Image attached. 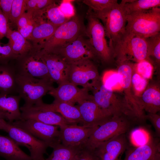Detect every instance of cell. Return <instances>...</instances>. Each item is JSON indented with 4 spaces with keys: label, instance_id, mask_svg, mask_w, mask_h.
I'll use <instances>...</instances> for the list:
<instances>
[{
    "label": "cell",
    "instance_id": "14",
    "mask_svg": "<svg viewBox=\"0 0 160 160\" xmlns=\"http://www.w3.org/2000/svg\"><path fill=\"white\" fill-rule=\"evenodd\" d=\"M16 59L19 60L17 66L14 67L16 74L51 81L45 64L36 51L32 50Z\"/></svg>",
    "mask_w": 160,
    "mask_h": 160
},
{
    "label": "cell",
    "instance_id": "17",
    "mask_svg": "<svg viewBox=\"0 0 160 160\" xmlns=\"http://www.w3.org/2000/svg\"><path fill=\"white\" fill-rule=\"evenodd\" d=\"M98 127L70 124L60 127L61 143L67 146L82 147Z\"/></svg>",
    "mask_w": 160,
    "mask_h": 160
},
{
    "label": "cell",
    "instance_id": "30",
    "mask_svg": "<svg viewBox=\"0 0 160 160\" xmlns=\"http://www.w3.org/2000/svg\"><path fill=\"white\" fill-rule=\"evenodd\" d=\"M58 6L55 2L39 11L38 15L45 22L59 27L70 19H67L64 16Z\"/></svg>",
    "mask_w": 160,
    "mask_h": 160
},
{
    "label": "cell",
    "instance_id": "28",
    "mask_svg": "<svg viewBox=\"0 0 160 160\" xmlns=\"http://www.w3.org/2000/svg\"><path fill=\"white\" fill-rule=\"evenodd\" d=\"M6 37L8 39V44L17 58L26 54L33 50L32 44L18 31L12 30L9 28Z\"/></svg>",
    "mask_w": 160,
    "mask_h": 160
},
{
    "label": "cell",
    "instance_id": "23",
    "mask_svg": "<svg viewBox=\"0 0 160 160\" xmlns=\"http://www.w3.org/2000/svg\"><path fill=\"white\" fill-rule=\"evenodd\" d=\"M19 95L0 94V117L11 123L21 118Z\"/></svg>",
    "mask_w": 160,
    "mask_h": 160
},
{
    "label": "cell",
    "instance_id": "46",
    "mask_svg": "<svg viewBox=\"0 0 160 160\" xmlns=\"http://www.w3.org/2000/svg\"><path fill=\"white\" fill-rule=\"evenodd\" d=\"M8 122L0 117V130H3L5 131Z\"/></svg>",
    "mask_w": 160,
    "mask_h": 160
},
{
    "label": "cell",
    "instance_id": "11",
    "mask_svg": "<svg viewBox=\"0 0 160 160\" xmlns=\"http://www.w3.org/2000/svg\"><path fill=\"white\" fill-rule=\"evenodd\" d=\"M5 131L18 145L28 149L32 160H44V154L49 147L46 143L9 122Z\"/></svg>",
    "mask_w": 160,
    "mask_h": 160
},
{
    "label": "cell",
    "instance_id": "27",
    "mask_svg": "<svg viewBox=\"0 0 160 160\" xmlns=\"http://www.w3.org/2000/svg\"><path fill=\"white\" fill-rule=\"evenodd\" d=\"M16 76L14 67L0 63V94L10 95L17 92Z\"/></svg>",
    "mask_w": 160,
    "mask_h": 160
},
{
    "label": "cell",
    "instance_id": "18",
    "mask_svg": "<svg viewBox=\"0 0 160 160\" xmlns=\"http://www.w3.org/2000/svg\"><path fill=\"white\" fill-rule=\"evenodd\" d=\"M87 89L80 88L69 81L59 84L57 88H53L48 93L55 99L74 105L90 98L92 95Z\"/></svg>",
    "mask_w": 160,
    "mask_h": 160
},
{
    "label": "cell",
    "instance_id": "3",
    "mask_svg": "<svg viewBox=\"0 0 160 160\" xmlns=\"http://www.w3.org/2000/svg\"><path fill=\"white\" fill-rule=\"evenodd\" d=\"M124 0L120 3L116 4L106 9L98 12L88 13L101 20L106 36L109 39V46L117 42L125 33L127 14Z\"/></svg>",
    "mask_w": 160,
    "mask_h": 160
},
{
    "label": "cell",
    "instance_id": "43",
    "mask_svg": "<svg viewBox=\"0 0 160 160\" xmlns=\"http://www.w3.org/2000/svg\"><path fill=\"white\" fill-rule=\"evenodd\" d=\"M145 118L148 119L153 125L156 133L158 136L160 135V116L157 113H148L145 115Z\"/></svg>",
    "mask_w": 160,
    "mask_h": 160
},
{
    "label": "cell",
    "instance_id": "34",
    "mask_svg": "<svg viewBox=\"0 0 160 160\" xmlns=\"http://www.w3.org/2000/svg\"><path fill=\"white\" fill-rule=\"evenodd\" d=\"M83 2L89 7L88 11H102L118 3L117 0H84Z\"/></svg>",
    "mask_w": 160,
    "mask_h": 160
},
{
    "label": "cell",
    "instance_id": "33",
    "mask_svg": "<svg viewBox=\"0 0 160 160\" xmlns=\"http://www.w3.org/2000/svg\"><path fill=\"white\" fill-rule=\"evenodd\" d=\"M148 84V80L144 78L135 71L133 68L131 85L134 94L137 98L141 95Z\"/></svg>",
    "mask_w": 160,
    "mask_h": 160
},
{
    "label": "cell",
    "instance_id": "37",
    "mask_svg": "<svg viewBox=\"0 0 160 160\" xmlns=\"http://www.w3.org/2000/svg\"><path fill=\"white\" fill-rule=\"evenodd\" d=\"M26 10V0H13L9 20L12 23L16 24L17 20Z\"/></svg>",
    "mask_w": 160,
    "mask_h": 160
},
{
    "label": "cell",
    "instance_id": "39",
    "mask_svg": "<svg viewBox=\"0 0 160 160\" xmlns=\"http://www.w3.org/2000/svg\"><path fill=\"white\" fill-rule=\"evenodd\" d=\"M16 58L8 43L3 46L0 44V63H7L9 60Z\"/></svg>",
    "mask_w": 160,
    "mask_h": 160
},
{
    "label": "cell",
    "instance_id": "31",
    "mask_svg": "<svg viewBox=\"0 0 160 160\" xmlns=\"http://www.w3.org/2000/svg\"><path fill=\"white\" fill-rule=\"evenodd\" d=\"M145 39L149 61L159 71L160 65V32Z\"/></svg>",
    "mask_w": 160,
    "mask_h": 160
},
{
    "label": "cell",
    "instance_id": "7",
    "mask_svg": "<svg viewBox=\"0 0 160 160\" xmlns=\"http://www.w3.org/2000/svg\"><path fill=\"white\" fill-rule=\"evenodd\" d=\"M129 119L124 116H112L97 127L83 146L93 150L100 144L120 134L126 133L130 127Z\"/></svg>",
    "mask_w": 160,
    "mask_h": 160
},
{
    "label": "cell",
    "instance_id": "32",
    "mask_svg": "<svg viewBox=\"0 0 160 160\" xmlns=\"http://www.w3.org/2000/svg\"><path fill=\"white\" fill-rule=\"evenodd\" d=\"M160 6V0H134L131 2L125 3L124 4L127 15L134 12L150 9Z\"/></svg>",
    "mask_w": 160,
    "mask_h": 160
},
{
    "label": "cell",
    "instance_id": "10",
    "mask_svg": "<svg viewBox=\"0 0 160 160\" xmlns=\"http://www.w3.org/2000/svg\"><path fill=\"white\" fill-rule=\"evenodd\" d=\"M68 81L91 90L101 81L97 68L91 60L71 64Z\"/></svg>",
    "mask_w": 160,
    "mask_h": 160
},
{
    "label": "cell",
    "instance_id": "40",
    "mask_svg": "<svg viewBox=\"0 0 160 160\" xmlns=\"http://www.w3.org/2000/svg\"><path fill=\"white\" fill-rule=\"evenodd\" d=\"M76 160H99L93 150L82 146Z\"/></svg>",
    "mask_w": 160,
    "mask_h": 160
},
{
    "label": "cell",
    "instance_id": "24",
    "mask_svg": "<svg viewBox=\"0 0 160 160\" xmlns=\"http://www.w3.org/2000/svg\"><path fill=\"white\" fill-rule=\"evenodd\" d=\"M159 144L151 140L126 151L124 160H160Z\"/></svg>",
    "mask_w": 160,
    "mask_h": 160
},
{
    "label": "cell",
    "instance_id": "35",
    "mask_svg": "<svg viewBox=\"0 0 160 160\" xmlns=\"http://www.w3.org/2000/svg\"><path fill=\"white\" fill-rule=\"evenodd\" d=\"M153 70V65L147 60H143L134 63V71L148 80L152 78Z\"/></svg>",
    "mask_w": 160,
    "mask_h": 160
},
{
    "label": "cell",
    "instance_id": "19",
    "mask_svg": "<svg viewBox=\"0 0 160 160\" xmlns=\"http://www.w3.org/2000/svg\"><path fill=\"white\" fill-rule=\"evenodd\" d=\"M126 133L120 134L102 143L93 150L99 160H120L127 148Z\"/></svg>",
    "mask_w": 160,
    "mask_h": 160
},
{
    "label": "cell",
    "instance_id": "29",
    "mask_svg": "<svg viewBox=\"0 0 160 160\" xmlns=\"http://www.w3.org/2000/svg\"><path fill=\"white\" fill-rule=\"evenodd\" d=\"M82 147L67 146L59 143L52 148V153L44 160H76Z\"/></svg>",
    "mask_w": 160,
    "mask_h": 160
},
{
    "label": "cell",
    "instance_id": "9",
    "mask_svg": "<svg viewBox=\"0 0 160 160\" xmlns=\"http://www.w3.org/2000/svg\"><path fill=\"white\" fill-rule=\"evenodd\" d=\"M11 124L46 143L49 147L52 148L61 143L58 126L47 124L30 119L20 120Z\"/></svg>",
    "mask_w": 160,
    "mask_h": 160
},
{
    "label": "cell",
    "instance_id": "44",
    "mask_svg": "<svg viewBox=\"0 0 160 160\" xmlns=\"http://www.w3.org/2000/svg\"><path fill=\"white\" fill-rule=\"evenodd\" d=\"M13 1V0H0V8L8 21Z\"/></svg>",
    "mask_w": 160,
    "mask_h": 160
},
{
    "label": "cell",
    "instance_id": "41",
    "mask_svg": "<svg viewBox=\"0 0 160 160\" xmlns=\"http://www.w3.org/2000/svg\"><path fill=\"white\" fill-rule=\"evenodd\" d=\"M36 23L33 19L26 25L18 29V31L27 40H29Z\"/></svg>",
    "mask_w": 160,
    "mask_h": 160
},
{
    "label": "cell",
    "instance_id": "16",
    "mask_svg": "<svg viewBox=\"0 0 160 160\" xmlns=\"http://www.w3.org/2000/svg\"><path fill=\"white\" fill-rule=\"evenodd\" d=\"M79 111L82 125L93 127L99 126L109 120L112 114L97 105L92 97L76 105Z\"/></svg>",
    "mask_w": 160,
    "mask_h": 160
},
{
    "label": "cell",
    "instance_id": "26",
    "mask_svg": "<svg viewBox=\"0 0 160 160\" xmlns=\"http://www.w3.org/2000/svg\"><path fill=\"white\" fill-rule=\"evenodd\" d=\"M0 156L6 160H32L11 138L0 135Z\"/></svg>",
    "mask_w": 160,
    "mask_h": 160
},
{
    "label": "cell",
    "instance_id": "13",
    "mask_svg": "<svg viewBox=\"0 0 160 160\" xmlns=\"http://www.w3.org/2000/svg\"><path fill=\"white\" fill-rule=\"evenodd\" d=\"M84 36H79L71 43L52 52L60 55L71 64L91 60L98 57L88 39H85Z\"/></svg>",
    "mask_w": 160,
    "mask_h": 160
},
{
    "label": "cell",
    "instance_id": "6",
    "mask_svg": "<svg viewBox=\"0 0 160 160\" xmlns=\"http://www.w3.org/2000/svg\"><path fill=\"white\" fill-rule=\"evenodd\" d=\"M91 90L92 91V97L94 102L113 116H124L129 119H136L124 97H119L113 90L105 88L101 81Z\"/></svg>",
    "mask_w": 160,
    "mask_h": 160
},
{
    "label": "cell",
    "instance_id": "1",
    "mask_svg": "<svg viewBox=\"0 0 160 160\" xmlns=\"http://www.w3.org/2000/svg\"><path fill=\"white\" fill-rule=\"evenodd\" d=\"M109 47L116 62L133 61L136 63L143 60L150 61L145 38L126 31L117 42Z\"/></svg>",
    "mask_w": 160,
    "mask_h": 160
},
{
    "label": "cell",
    "instance_id": "45",
    "mask_svg": "<svg viewBox=\"0 0 160 160\" xmlns=\"http://www.w3.org/2000/svg\"><path fill=\"white\" fill-rule=\"evenodd\" d=\"M33 19V15L31 13L25 12L17 21L16 24L18 29L28 25Z\"/></svg>",
    "mask_w": 160,
    "mask_h": 160
},
{
    "label": "cell",
    "instance_id": "12",
    "mask_svg": "<svg viewBox=\"0 0 160 160\" xmlns=\"http://www.w3.org/2000/svg\"><path fill=\"white\" fill-rule=\"evenodd\" d=\"M117 71L120 76L119 84L123 90L125 100L136 119H144L145 115L134 95L131 85L134 63L130 61L116 62Z\"/></svg>",
    "mask_w": 160,
    "mask_h": 160
},
{
    "label": "cell",
    "instance_id": "20",
    "mask_svg": "<svg viewBox=\"0 0 160 160\" xmlns=\"http://www.w3.org/2000/svg\"><path fill=\"white\" fill-rule=\"evenodd\" d=\"M23 108L42 111H48L60 114L68 121L73 124L81 123V114L77 106L55 99L51 104L43 101L28 108Z\"/></svg>",
    "mask_w": 160,
    "mask_h": 160
},
{
    "label": "cell",
    "instance_id": "42",
    "mask_svg": "<svg viewBox=\"0 0 160 160\" xmlns=\"http://www.w3.org/2000/svg\"><path fill=\"white\" fill-rule=\"evenodd\" d=\"M8 20L0 8V40L6 37L9 28Z\"/></svg>",
    "mask_w": 160,
    "mask_h": 160
},
{
    "label": "cell",
    "instance_id": "38",
    "mask_svg": "<svg viewBox=\"0 0 160 160\" xmlns=\"http://www.w3.org/2000/svg\"><path fill=\"white\" fill-rule=\"evenodd\" d=\"M73 0H63L58 6L60 11L67 19H70L75 15V10L72 4Z\"/></svg>",
    "mask_w": 160,
    "mask_h": 160
},
{
    "label": "cell",
    "instance_id": "4",
    "mask_svg": "<svg viewBox=\"0 0 160 160\" xmlns=\"http://www.w3.org/2000/svg\"><path fill=\"white\" fill-rule=\"evenodd\" d=\"M85 30L82 20L75 15L57 27L52 36L42 44L38 51L53 52L79 36H85Z\"/></svg>",
    "mask_w": 160,
    "mask_h": 160
},
{
    "label": "cell",
    "instance_id": "15",
    "mask_svg": "<svg viewBox=\"0 0 160 160\" xmlns=\"http://www.w3.org/2000/svg\"><path fill=\"white\" fill-rule=\"evenodd\" d=\"M45 64L51 81L58 85L68 81L71 64L60 55L53 52L36 51Z\"/></svg>",
    "mask_w": 160,
    "mask_h": 160
},
{
    "label": "cell",
    "instance_id": "2",
    "mask_svg": "<svg viewBox=\"0 0 160 160\" xmlns=\"http://www.w3.org/2000/svg\"><path fill=\"white\" fill-rule=\"evenodd\" d=\"M126 31L146 38L160 31V8L135 11L126 15Z\"/></svg>",
    "mask_w": 160,
    "mask_h": 160
},
{
    "label": "cell",
    "instance_id": "8",
    "mask_svg": "<svg viewBox=\"0 0 160 160\" xmlns=\"http://www.w3.org/2000/svg\"><path fill=\"white\" fill-rule=\"evenodd\" d=\"M87 25L85 36L95 51L98 57L105 63H109L114 59L112 51L105 39V32L100 20L88 13Z\"/></svg>",
    "mask_w": 160,
    "mask_h": 160
},
{
    "label": "cell",
    "instance_id": "22",
    "mask_svg": "<svg viewBox=\"0 0 160 160\" xmlns=\"http://www.w3.org/2000/svg\"><path fill=\"white\" fill-rule=\"evenodd\" d=\"M159 82L148 84L137 101L141 109L148 113H157L160 110V88Z\"/></svg>",
    "mask_w": 160,
    "mask_h": 160
},
{
    "label": "cell",
    "instance_id": "5",
    "mask_svg": "<svg viewBox=\"0 0 160 160\" xmlns=\"http://www.w3.org/2000/svg\"><path fill=\"white\" fill-rule=\"evenodd\" d=\"M17 92L23 99L22 106L28 108L42 101V97L52 89L51 80L16 74Z\"/></svg>",
    "mask_w": 160,
    "mask_h": 160
},
{
    "label": "cell",
    "instance_id": "25",
    "mask_svg": "<svg viewBox=\"0 0 160 160\" xmlns=\"http://www.w3.org/2000/svg\"><path fill=\"white\" fill-rule=\"evenodd\" d=\"M36 23L29 40L33 43V50L37 51L53 34L58 27L44 21L42 18L34 20Z\"/></svg>",
    "mask_w": 160,
    "mask_h": 160
},
{
    "label": "cell",
    "instance_id": "36",
    "mask_svg": "<svg viewBox=\"0 0 160 160\" xmlns=\"http://www.w3.org/2000/svg\"><path fill=\"white\" fill-rule=\"evenodd\" d=\"M120 79V76L117 71L112 70L105 71L102 78H100L101 82L104 87L108 89L113 90L119 84Z\"/></svg>",
    "mask_w": 160,
    "mask_h": 160
},
{
    "label": "cell",
    "instance_id": "21",
    "mask_svg": "<svg viewBox=\"0 0 160 160\" xmlns=\"http://www.w3.org/2000/svg\"><path fill=\"white\" fill-rule=\"evenodd\" d=\"M21 120L33 119L44 124L58 126L60 128L73 124L66 120L60 114L51 111H42L21 107Z\"/></svg>",
    "mask_w": 160,
    "mask_h": 160
}]
</instances>
